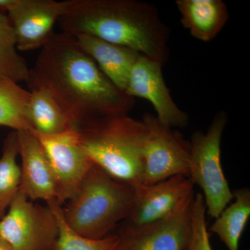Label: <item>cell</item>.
I'll list each match as a JSON object with an SVG mask.
<instances>
[{
  "instance_id": "1",
  "label": "cell",
  "mask_w": 250,
  "mask_h": 250,
  "mask_svg": "<svg viewBox=\"0 0 250 250\" xmlns=\"http://www.w3.org/2000/svg\"><path fill=\"white\" fill-rule=\"evenodd\" d=\"M26 83L29 90H48L77 129L97 118L127 116L135 104L64 32L54 33L41 49Z\"/></svg>"
},
{
  "instance_id": "2",
  "label": "cell",
  "mask_w": 250,
  "mask_h": 250,
  "mask_svg": "<svg viewBox=\"0 0 250 250\" xmlns=\"http://www.w3.org/2000/svg\"><path fill=\"white\" fill-rule=\"evenodd\" d=\"M62 32L127 47L164 65L170 31L152 4L137 0H66Z\"/></svg>"
},
{
  "instance_id": "3",
  "label": "cell",
  "mask_w": 250,
  "mask_h": 250,
  "mask_svg": "<svg viewBox=\"0 0 250 250\" xmlns=\"http://www.w3.org/2000/svg\"><path fill=\"white\" fill-rule=\"evenodd\" d=\"M81 146L94 164L135 188L142 184L147 129L127 116L104 117L78 128Z\"/></svg>"
},
{
  "instance_id": "4",
  "label": "cell",
  "mask_w": 250,
  "mask_h": 250,
  "mask_svg": "<svg viewBox=\"0 0 250 250\" xmlns=\"http://www.w3.org/2000/svg\"><path fill=\"white\" fill-rule=\"evenodd\" d=\"M134 190L108 175L94 164L75 196L62 208L64 218L72 230L91 239L108 236L129 215Z\"/></svg>"
},
{
  "instance_id": "5",
  "label": "cell",
  "mask_w": 250,
  "mask_h": 250,
  "mask_svg": "<svg viewBox=\"0 0 250 250\" xmlns=\"http://www.w3.org/2000/svg\"><path fill=\"white\" fill-rule=\"evenodd\" d=\"M228 115H215L206 132L192 134L190 147L188 178L203 191L207 214L217 218L233 200V194L221 164V141Z\"/></svg>"
},
{
  "instance_id": "6",
  "label": "cell",
  "mask_w": 250,
  "mask_h": 250,
  "mask_svg": "<svg viewBox=\"0 0 250 250\" xmlns=\"http://www.w3.org/2000/svg\"><path fill=\"white\" fill-rule=\"evenodd\" d=\"M58 234L52 208L34 204L21 189L0 219V238L15 250H52Z\"/></svg>"
},
{
  "instance_id": "7",
  "label": "cell",
  "mask_w": 250,
  "mask_h": 250,
  "mask_svg": "<svg viewBox=\"0 0 250 250\" xmlns=\"http://www.w3.org/2000/svg\"><path fill=\"white\" fill-rule=\"evenodd\" d=\"M142 121L147 129L142 184L149 185L177 175L188 177L190 147L154 115L146 113Z\"/></svg>"
},
{
  "instance_id": "8",
  "label": "cell",
  "mask_w": 250,
  "mask_h": 250,
  "mask_svg": "<svg viewBox=\"0 0 250 250\" xmlns=\"http://www.w3.org/2000/svg\"><path fill=\"white\" fill-rule=\"evenodd\" d=\"M40 141L53 172L57 200L68 202L78 191L94 163L81 146L77 128L59 134L43 135L32 131Z\"/></svg>"
},
{
  "instance_id": "9",
  "label": "cell",
  "mask_w": 250,
  "mask_h": 250,
  "mask_svg": "<svg viewBox=\"0 0 250 250\" xmlns=\"http://www.w3.org/2000/svg\"><path fill=\"white\" fill-rule=\"evenodd\" d=\"M193 196L168 216L139 227H123L116 250H185L191 234Z\"/></svg>"
},
{
  "instance_id": "10",
  "label": "cell",
  "mask_w": 250,
  "mask_h": 250,
  "mask_svg": "<svg viewBox=\"0 0 250 250\" xmlns=\"http://www.w3.org/2000/svg\"><path fill=\"white\" fill-rule=\"evenodd\" d=\"M194 184L184 175L134 188V197L125 226L139 227L159 221L193 196Z\"/></svg>"
},
{
  "instance_id": "11",
  "label": "cell",
  "mask_w": 250,
  "mask_h": 250,
  "mask_svg": "<svg viewBox=\"0 0 250 250\" xmlns=\"http://www.w3.org/2000/svg\"><path fill=\"white\" fill-rule=\"evenodd\" d=\"M159 62L140 55L130 72L125 93L134 98L148 100L154 107L156 118L166 127L184 128L189 118L174 103L162 73Z\"/></svg>"
},
{
  "instance_id": "12",
  "label": "cell",
  "mask_w": 250,
  "mask_h": 250,
  "mask_svg": "<svg viewBox=\"0 0 250 250\" xmlns=\"http://www.w3.org/2000/svg\"><path fill=\"white\" fill-rule=\"evenodd\" d=\"M66 6L65 1L17 0L8 13L19 52L41 49L54 35V27Z\"/></svg>"
},
{
  "instance_id": "13",
  "label": "cell",
  "mask_w": 250,
  "mask_h": 250,
  "mask_svg": "<svg viewBox=\"0 0 250 250\" xmlns=\"http://www.w3.org/2000/svg\"><path fill=\"white\" fill-rule=\"evenodd\" d=\"M22 164L21 190L31 200H57L53 172L42 145L31 131H16Z\"/></svg>"
},
{
  "instance_id": "14",
  "label": "cell",
  "mask_w": 250,
  "mask_h": 250,
  "mask_svg": "<svg viewBox=\"0 0 250 250\" xmlns=\"http://www.w3.org/2000/svg\"><path fill=\"white\" fill-rule=\"evenodd\" d=\"M82 49L105 76L125 93L130 72L141 55L132 49L90 35L75 36Z\"/></svg>"
},
{
  "instance_id": "15",
  "label": "cell",
  "mask_w": 250,
  "mask_h": 250,
  "mask_svg": "<svg viewBox=\"0 0 250 250\" xmlns=\"http://www.w3.org/2000/svg\"><path fill=\"white\" fill-rule=\"evenodd\" d=\"M176 5L183 27L202 42L213 40L229 18L228 6L222 0H177Z\"/></svg>"
},
{
  "instance_id": "16",
  "label": "cell",
  "mask_w": 250,
  "mask_h": 250,
  "mask_svg": "<svg viewBox=\"0 0 250 250\" xmlns=\"http://www.w3.org/2000/svg\"><path fill=\"white\" fill-rule=\"evenodd\" d=\"M28 119L33 131L38 134L53 135L75 128L56 99L45 88L29 90Z\"/></svg>"
},
{
  "instance_id": "17",
  "label": "cell",
  "mask_w": 250,
  "mask_h": 250,
  "mask_svg": "<svg viewBox=\"0 0 250 250\" xmlns=\"http://www.w3.org/2000/svg\"><path fill=\"white\" fill-rule=\"evenodd\" d=\"M233 194L234 202L215 218L208 231L215 233L228 250H239L240 239L250 217V189H238Z\"/></svg>"
},
{
  "instance_id": "18",
  "label": "cell",
  "mask_w": 250,
  "mask_h": 250,
  "mask_svg": "<svg viewBox=\"0 0 250 250\" xmlns=\"http://www.w3.org/2000/svg\"><path fill=\"white\" fill-rule=\"evenodd\" d=\"M30 91L11 81H0V126L33 131L28 119Z\"/></svg>"
},
{
  "instance_id": "19",
  "label": "cell",
  "mask_w": 250,
  "mask_h": 250,
  "mask_svg": "<svg viewBox=\"0 0 250 250\" xmlns=\"http://www.w3.org/2000/svg\"><path fill=\"white\" fill-rule=\"evenodd\" d=\"M17 131L13 130L3 143L0 156V218H2L18 195L21 184V166Z\"/></svg>"
},
{
  "instance_id": "20",
  "label": "cell",
  "mask_w": 250,
  "mask_h": 250,
  "mask_svg": "<svg viewBox=\"0 0 250 250\" xmlns=\"http://www.w3.org/2000/svg\"><path fill=\"white\" fill-rule=\"evenodd\" d=\"M29 68L19 53L16 34L7 14L0 12V81L27 82Z\"/></svg>"
},
{
  "instance_id": "21",
  "label": "cell",
  "mask_w": 250,
  "mask_h": 250,
  "mask_svg": "<svg viewBox=\"0 0 250 250\" xmlns=\"http://www.w3.org/2000/svg\"><path fill=\"white\" fill-rule=\"evenodd\" d=\"M53 210L59 222V234L52 250H116L118 235L102 239H91L81 236L69 227L62 213V205L57 200L47 203Z\"/></svg>"
},
{
  "instance_id": "22",
  "label": "cell",
  "mask_w": 250,
  "mask_h": 250,
  "mask_svg": "<svg viewBox=\"0 0 250 250\" xmlns=\"http://www.w3.org/2000/svg\"><path fill=\"white\" fill-rule=\"evenodd\" d=\"M207 208L202 193L194 195L190 210L191 234L185 250H213L206 220Z\"/></svg>"
},
{
  "instance_id": "23",
  "label": "cell",
  "mask_w": 250,
  "mask_h": 250,
  "mask_svg": "<svg viewBox=\"0 0 250 250\" xmlns=\"http://www.w3.org/2000/svg\"><path fill=\"white\" fill-rule=\"evenodd\" d=\"M17 0H0V12L7 14L14 8Z\"/></svg>"
},
{
  "instance_id": "24",
  "label": "cell",
  "mask_w": 250,
  "mask_h": 250,
  "mask_svg": "<svg viewBox=\"0 0 250 250\" xmlns=\"http://www.w3.org/2000/svg\"><path fill=\"white\" fill-rule=\"evenodd\" d=\"M0 250H15L13 247L4 241L2 238H0Z\"/></svg>"
},
{
  "instance_id": "25",
  "label": "cell",
  "mask_w": 250,
  "mask_h": 250,
  "mask_svg": "<svg viewBox=\"0 0 250 250\" xmlns=\"http://www.w3.org/2000/svg\"><path fill=\"white\" fill-rule=\"evenodd\" d=\"M0 219H1V218H0Z\"/></svg>"
}]
</instances>
